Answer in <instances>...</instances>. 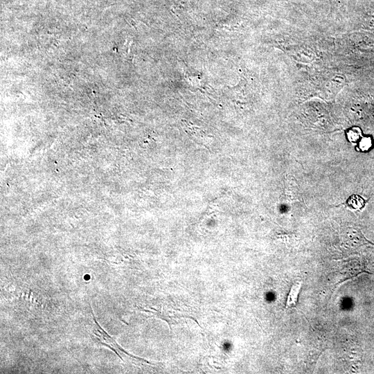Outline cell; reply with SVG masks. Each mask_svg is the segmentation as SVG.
I'll return each instance as SVG.
<instances>
[{
    "instance_id": "1",
    "label": "cell",
    "mask_w": 374,
    "mask_h": 374,
    "mask_svg": "<svg viewBox=\"0 0 374 374\" xmlns=\"http://www.w3.org/2000/svg\"><path fill=\"white\" fill-rule=\"evenodd\" d=\"M93 325L91 328V337L94 342L98 344L104 346L112 351H114L117 356L122 360L124 361L123 356H127L129 357H132L134 359H136L138 362H142L147 364H151V363L144 359L134 356L132 354L127 353L124 350L114 339V337H111L98 323L93 312L91 311Z\"/></svg>"
},
{
    "instance_id": "2",
    "label": "cell",
    "mask_w": 374,
    "mask_h": 374,
    "mask_svg": "<svg viewBox=\"0 0 374 374\" xmlns=\"http://www.w3.org/2000/svg\"><path fill=\"white\" fill-rule=\"evenodd\" d=\"M367 202L368 200L365 199L362 196L357 194H353L350 195L345 202L341 203V204H339L337 206L344 205L350 209L359 211L365 207Z\"/></svg>"
},
{
    "instance_id": "3",
    "label": "cell",
    "mask_w": 374,
    "mask_h": 374,
    "mask_svg": "<svg viewBox=\"0 0 374 374\" xmlns=\"http://www.w3.org/2000/svg\"><path fill=\"white\" fill-rule=\"evenodd\" d=\"M301 289V283L296 282L292 285L287 299L285 308H291L295 307L298 301V296Z\"/></svg>"
},
{
    "instance_id": "4",
    "label": "cell",
    "mask_w": 374,
    "mask_h": 374,
    "mask_svg": "<svg viewBox=\"0 0 374 374\" xmlns=\"http://www.w3.org/2000/svg\"><path fill=\"white\" fill-rule=\"evenodd\" d=\"M346 79L341 74H337L333 76L328 83L326 84L328 87L332 92H337L341 87H344Z\"/></svg>"
},
{
    "instance_id": "5",
    "label": "cell",
    "mask_w": 374,
    "mask_h": 374,
    "mask_svg": "<svg viewBox=\"0 0 374 374\" xmlns=\"http://www.w3.org/2000/svg\"><path fill=\"white\" fill-rule=\"evenodd\" d=\"M345 133L347 140L351 143H357L362 137V130L357 126L348 128Z\"/></svg>"
},
{
    "instance_id": "6",
    "label": "cell",
    "mask_w": 374,
    "mask_h": 374,
    "mask_svg": "<svg viewBox=\"0 0 374 374\" xmlns=\"http://www.w3.org/2000/svg\"><path fill=\"white\" fill-rule=\"evenodd\" d=\"M357 144V145L355 146L357 150L363 152H367L373 147V138L371 136H362Z\"/></svg>"
}]
</instances>
